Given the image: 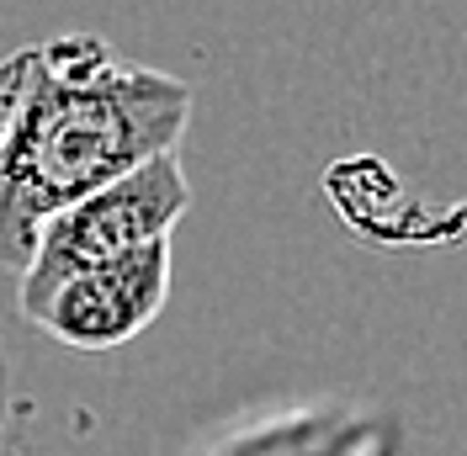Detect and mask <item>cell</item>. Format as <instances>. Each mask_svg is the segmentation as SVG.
I'll return each instance as SVG.
<instances>
[{
	"label": "cell",
	"mask_w": 467,
	"mask_h": 456,
	"mask_svg": "<svg viewBox=\"0 0 467 456\" xmlns=\"http://www.w3.org/2000/svg\"><path fill=\"white\" fill-rule=\"evenodd\" d=\"M192 122V86L69 32L0 58V271L22 276L64 207L139 171Z\"/></svg>",
	"instance_id": "6da1fadb"
},
{
	"label": "cell",
	"mask_w": 467,
	"mask_h": 456,
	"mask_svg": "<svg viewBox=\"0 0 467 456\" xmlns=\"http://www.w3.org/2000/svg\"><path fill=\"white\" fill-rule=\"evenodd\" d=\"M186 207H192V181L181 171V154H160V160L128 171L112 186L80 197L75 207H64L54 223L37 233L32 260L16 276V314L32 324V314L69 276H80V271L122 255V250L171 239V228L186 218Z\"/></svg>",
	"instance_id": "7a4b0ae2"
},
{
	"label": "cell",
	"mask_w": 467,
	"mask_h": 456,
	"mask_svg": "<svg viewBox=\"0 0 467 456\" xmlns=\"http://www.w3.org/2000/svg\"><path fill=\"white\" fill-rule=\"evenodd\" d=\"M165 297H171V239H154L69 276L32 314V324L69 350H117L160 318Z\"/></svg>",
	"instance_id": "3957f363"
},
{
	"label": "cell",
	"mask_w": 467,
	"mask_h": 456,
	"mask_svg": "<svg viewBox=\"0 0 467 456\" xmlns=\"http://www.w3.org/2000/svg\"><path fill=\"white\" fill-rule=\"evenodd\" d=\"M5 388H11V371H5V350H0V435H5Z\"/></svg>",
	"instance_id": "277c9868"
}]
</instances>
